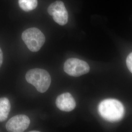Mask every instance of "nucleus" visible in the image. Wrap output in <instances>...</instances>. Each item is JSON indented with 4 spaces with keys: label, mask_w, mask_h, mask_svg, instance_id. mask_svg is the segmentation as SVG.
Listing matches in <instances>:
<instances>
[{
    "label": "nucleus",
    "mask_w": 132,
    "mask_h": 132,
    "mask_svg": "<svg viewBox=\"0 0 132 132\" xmlns=\"http://www.w3.org/2000/svg\"><path fill=\"white\" fill-rule=\"evenodd\" d=\"M100 115L104 119L115 122L121 120L124 115V108L118 100L107 99L100 102L98 106Z\"/></svg>",
    "instance_id": "obj_1"
},
{
    "label": "nucleus",
    "mask_w": 132,
    "mask_h": 132,
    "mask_svg": "<svg viewBox=\"0 0 132 132\" xmlns=\"http://www.w3.org/2000/svg\"><path fill=\"white\" fill-rule=\"evenodd\" d=\"M26 79L28 83L34 86L41 93L46 92L51 83V77L49 73L39 68L29 70L26 73Z\"/></svg>",
    "instance_id": "obj_2"
},
{
    "label": "nucleus",
    "mask_w": 132,
    "mask_h": 132,
    "mask_svg": "<svg viewBox=\"0 0 132 132\" xmlns=\"http://www.w3.org/2000/svg\"><path fill=\"white\" fill-rule=\"evenodd\" d=\"M24 43L32 52H37L45 42V36L42 31L36 28H29L22 34Z\"/></svg>",
    "instance_id": "obj_3"
},
{
    "label": "nucleus",
    "mask_w": 132,
    "mask_h": 132,
    "mask_svg": "<svg viewBox=\"0 0 132 132\" xmlns=\"http://www.w3.org/2000/svg\"><path fill=\"white\" fill-rule=\"evenodd\" d=\"M64 70L70 76L78 77L88 73L90 68L86 62L73 58H70L65 62Z\"/></svg>",
    "instance_id": "obj_4"
},
{
    "label": "nucleus",
    "mask_w": 132,
    "mask_h": 132,
    "mask_svg": "<svg viewBox=\"0 0 132 132\" xmlns=\"http://www.w3.org/2000/svg\"><path fill=\"white\" fill-rule=\"evenodd\" d=\"M48 14L54 21L59 25L64 26L68 21L69 15L64 4L60 1H57L49 6L47 9Z\"/></svg>",
    "instance_id": "obj_5"
},
{
    "label": "nucleus",
    "mask_w": 132,
    "mask_h": 132,
    "mask_svg": "<svg viewBox=\"0 0 132 132\" xmlns=\"http://www.w3.org/2000/svg\"><path fill=\"white\" fill-rule=\"evenodd\" d=\"M30 120L28 116L19 114L11 118L6 124V129L9 132H24L28 127Z\"/></svg>",
    "instance_id": "obj_6"
},
{
    "label": "nucleus",
    "mask_w": 132,
    "mask_h": 132,
    "mask_svg": "<svg viewBox=\"0 0 132 132\" xmlns=\"http://www.w3.org/2000/svg\"><path fill=\"white\" fill-rule=\"evenodd\" d=\"M56 105L57 107L61 111L71 112L76 108V102L71 94L65 93L57 97Z\"/></svg>",
    "instance_id": "obj_7"
},
{
    "label": "nucleus",
    "mask_w": 132,
    "mask_h": 132,
    "mask_svg": "<svg viewBox=\"0 0 132 132\" xmlns=\"http://www.w3.org/2000/svg\"><path fill=\"white\" fill-rule=\"evenodd\" d=\"M10 100L6 97L0 98V122H3L7 118L10 110Z\"/></svg>",
    "instance_id": "obj_8"
},
{
    "label": "nucleus",
    "mask_w": 132,
    "mask_h": 132,
    "mask_svg": "<svg viewBox=\"0 0 132 132\" xmlns=\"http://www.w3.org/2000/svg\"><path fill=\"white\" fill-rule=\"evenodd\" d=\"M19 6L25 11H29L36 8L38 5L37 0H19Z\"/></svg>",
    "instance_id": "obj_9"
},
{
    "label": "nucleus",
    "mask_w": 132,
    "mask_h": 132,
    "mask_svg": "<svg viewBox=\"0 0 132 132\" xmlns=\"http://www.w3.org/2000/svg\"><path fill=\"white\" fill-rule=\"evenodd\" d=\"M126 64L128 69L132 73V52L128 56L126 59Z\"/></svg>",
    "instance_id": "obj_10"
},
{
    "label": "nucleus",
    "mask_w": 132,
    "mask_h": 132,
    "mask_svg": "<svg viewBox=\"0 0 132 132\" xmlns=\"http://www.w3.org/2000/svg\"><path fill=\"white\" fill-rule=\"evenodd\" d=\"M3 60V52L0 48V67L2 65Z\"/></svg>",
    "instance_id": "obj_11"
},
{
    "label": "nucleus",
    "mask_w": 132,
    "mask_h": 132,
    "mask_svg": "<svg viewBox=\"0 0 132 132\" xmlns=\"http://www.w3.org/2000/svg\"><path fill=\"white\" fill-rule=\"evenodd\" d=\"M39 131H31V132H38Z\"/></svg>",
    "instance_id": "obj_12"
}]
</instances>
